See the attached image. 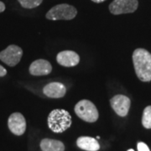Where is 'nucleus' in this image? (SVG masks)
<instances>
[{
    "label": "nucleus",
    "mask_w": 151,
    "mask_h": 151,
    "mask_svg": "<svg viewBox=\"0 0 151 151\" xmlns=\"http://www.w3.org/2000/svg\"><path fill=\"white\" fill-rule=\"evenodd\" d=\"M135 73L142 81H151V54L145 49H136L133 53Z\"/></svg>",
    "instance_id": "1"
},
{
    "label": "nucleus",
    "mask_w": 151,
    "mask_h": 151,
    "mask_svg": "<svg viewBox=\"0 0 151 151\" xmlns=\"http://www.w3.org/2000/svg\"><path fill=\"white\" fill-rule=\"evenodd\" d=\"M70 114L64 109H54L48 116V126L54 133H63L71 125Z\"/></svg>",
    "instance_id": "2"
},
{
    "label": "nucleus",
    "mask_w": 151,
    "mask_h": 151,
    "mask_svg": "<svg viewBox=\"0 0 151 151\" xmlns=\"http://www.w3.org/2000/svg\"><path fill=\"white\" fill-rule=\"evenodd\" d=\"M75 113L80 119L87 123H94L99 117L96 106L88 100H81L76 103Z\"/></svg>",
    "instance_id": "3"
},
{
    "label": "nucleus",
    "mask_w": 151,
    "mask_h": 151,
    "mask_svg": "<svg viewBox=\"0 0 151 151\" xmlns=\"http://www.w3.org/2000/svg\"><path fill=\"white\" fill-rule=\"evenodd\" d=\"M77 14L75 7L61 4L50 9L46 14V19L50 20H70Z\"/></svg>",
    "instance_id": "4"
},
{
    "label": "nucleus",
    "mask_w": 151,
    "mask_h": 151,
    "mask_svg": "<svg viewBox=\"0 0 151 151\" xmlns=\"http://www.w3.org/2000/svg\"><path fill=\"white\" fill-rule=\"evenodd\" d=\"M138 0H114L109 5V11L115 15L130 14L137 10Z\"/></svg>",
    "instance_id": "5"
},
{
    "label": "nucleus",
    "mask_w": 151,
    "mask_h": 151,
    "mask_svg": "<svg viewBox=\"0 0 151 151\" xmlns=\"http://www.w3.org/2000/svg\"><path fill=\"white\" fill-rule=\"evenodd\" d=\"M22 55L23 50L19 46L15 45H10L5 50L0 52V60L6 65L15 66L20 61Z\"/></svg>",
    "instance_id": "6"
},
{
    "label": "nucleus",
    "mask_w": 151,
    "mask_h": 151,
    "mask_svg": "<svg viewBox=\"0 0 151 151\" xmlns=\"http://www.w3.org/2000/svg\"><path fill=\"white\" fill-rule=\"evenodd\" d=\"M8 127L14 134H24L26 130V120L24 115L20 113H12L8 120Z\"/></svg>",
    "instance_id": "7"
},
{
    "label": "nucleus",
    "mask_w": 151,
    "mask_h": 151,
    "mask_svg": "<svg viewBox=\"0 0 151 151\" xmlns=\"http://www.w3.org/2000/svg\"><path fill=\"white\" fill-rule=\"evenodd\" d=\"M111 107L120 117H126L129 111L131 101L124 95H116L110 100Z\"/></svg>",
    "instance_id": "8"
},
{
    "label": "nucleus",
    "mask_w": 151,
    "mask_h": 151,
    "mask_svg": "<svg viewBox=\"0 0 151 151\" xmlns=\"http://www.w3.org/2000/svg\"><path fill=\"white\" fill-rule=\"evenodd\" d=\"M56 60L60 65L71 67L76 65L80 61V56L72 50H64L60 52L56 56Z\"/></svg>",
    "instance_id": "9"
},
{
    "label": "nucleus",
    "mask_w": 151,
    "mask_h": 151,
    "mask_svg": "<svg viewBox=\"0 0 151 151\" xmlns=\"http://www.w3.org/2000/svg\"><path fill=\"white\" fill-rule=\"evenodd\" d=\"M52 70L51 64L48 60L40 59L35 60L29 66V73L33 76L49 75Z\"/></svg>",
    "instance_id": "10"
},
{
    "label": "nucleus",
    "mask_w": 151,
    "mask_h": 151,
    "mask_svg": "<svg viewBox=\"0 0 151 151\" xmlns=\"http://www.w3.org/2000/svg\"><path fill=\"white\" fill-rule=\"evenodd\" d=\"M44 94L50 98H60L65 95L66 88L60 82H51L44 87Z\"/></svg>",
    "instance_id": "11"
},
{
    "label": "nucleus",
    "mask_w": 151,
    "mask_h": 151,
    "mask_svg": "<svg viewBox=\"0 0 151 151\" xmlns=\"http://www.w3.org/2000/svg\"><path fill=\"white\" fill-rule=\"evenodd\" d=\"M76 145L80 149L86 151H97L100 149V145L97 139L92 137H79L76 140Z\"/></svg>",
    "instance_id": "12"
},
{
    "label": "nucleus",
    "mask_w": 151,
    "mask_h": 151,
    "mask_svg": "<svg viewBox=\"0 0 151 151\" xmlns=\"http://www.w3.org/2000/svg\"><path fill=\"white\" fill-rule=\"evenodd\" d=\"M40 149L42 151H64L65 145L60 140L44 139L40 142Z\"/></svg>",
    "instance_id": "13"
},
{
    "label": "nucleus",
    "mask_w": 151,
    "mask_h": 151,
    "mask_svg": "<svg viewBox=\"0 0 151 151\" xmlns=\"http://www.w3.org/2000/svg\"><path fill=\"white\" fill-rule=\"evenodd\" d=\"M142 124L145 129H151V106L145 108L142 117Z\"/></svg>",
    "instance_id": "14"
},
{
    "label": "nucleus",
    "mask_w": 151,
    "mask_h": 151,
    "mask_svg": "<svg viewBox=\"0 0 151 151\" xmlns=\"http://www.w3.org/2000/svg\"><path fill=\"white\" fill-rule=\"evenodd\" d=\"M20 5L24 9H34L41 4L43 0H18Z\"/></svg>",
    "instance_id": "15"
},
{
    "label": "nucleus",
    "mask_w": 151,
    "mask_h": 151,
    "mask_svg": "<svg viewBox=\"0 0 151 151\" xmlns=\"http://www.w3.org/2000/svg\"><path fill=\"white\" fill-rule=\"evenodd\" d=\"M137 148H138V151H150L148 145L145 144L144 142H139L138 143V145H137Z\"/></svg>",
    "instance_id": "16"
},
{
    "label": "nucleus",
    "mask_w": 151,
    "mask_h": 151,
    "mask_svg": "<svg viewBox=\"0 0 151 151\" xmlns=\"http://www.w3.org/2000/svg\"><path fill=\"white\" fill-rule=\"evenodd\" d=\"M6 74H7V70L4 66L0 65V77L4 76H6Z\"/></svg>",
    "instance_id": "17"
},
{
    "label": "nucleus",
    "mask_w": 151,
    "mask_h": 151,
    "mask_svg": "<svg viewBox=\"0 0 151 151\" xmlns=\"http://www.w3.org/2000/svg\"><path fill=\"white\" fill-rule=\"evenodd\" d=\"M4 10H5V5H4V4L3 2L0 1V13L4 12Z\"/></svg>",
    "instance_id": "18"
},
{
    "label": "nucleus",
    "mask_w": 151,
    "mask_h": 151,
    "mask_svg": "<svg viewBox=\"0 0 151 151\" xmlns=\"http://www.w3.org/2000/svg\"><path fill=\"white\" fill-rule=\"evenodd\" d=\"M92 2H94V3H96V4H101V3H103L104 1H106V0H92Z\"/></svg>",
    "instance_id": "19"
},
{
    "label": "nucleus",
    "mask_w": 151,
    "mask_h": 151,
    "mask_svg": "<svg viewBox=\"0 0 151 151\" xmlns=\"http://www.w3.org/2000/svg\"><path fill=\"white\" fill-rule=\"evenodd\" d=\"M128 151H134V150H132V149H130V150H129Z\"/></svg>",
    "instance_id": "20"
}]
</instances>
